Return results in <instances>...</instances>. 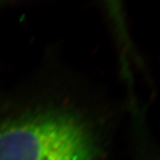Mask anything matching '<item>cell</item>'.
Returning a JSON list of instances; mask_svg holds the SVG:
<instances>
[{
    "label": "cell",
    "instance_id": "6da1fadb",
    "mask_svg": "<svg viewBox=\"0 0 160 160\" xmlns=\"http://www.w3.org/2000/svg\"><path fill=\"white\" fill-rule=\"evenodd\" d=\"M90 122L67 108L42 106L0 120V160H102Z\"/></svg>",
    "mask_w": 160,
    "mask_h": 160
}]
</instances>
